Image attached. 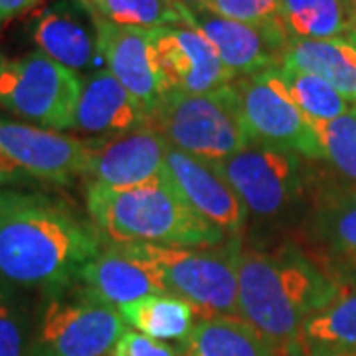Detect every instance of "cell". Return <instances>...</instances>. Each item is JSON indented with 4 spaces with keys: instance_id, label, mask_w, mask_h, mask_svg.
<instances>
[{
    "instance_id": "4dcf8cb0",
    "label": "cell",
    "mask_w": 356,
    "mask_h": 356,
    "mask_svg": "<svg viewBox=\"0 0 356 356\" xmlns=\"http://www.w3.org/2000/svg\"><path fill=\"white\" fill-rule=\"evenodd\" d=\"M30 182H34V178L30 177V175H26L22 168H18L8 159H4L0 154V188L22 186V184H30Z\"/></svg>"
},
{
    "instance_id": "f546056e",
    "label": "cell",
    "mask_w": 356,
    "mask_h": 356,
    "mask_svg": "<svg viewBox=\"0 0 356 356\" xmlns=\"http://www.w3.org/2000/svg\"><path fill=\"white\" fill-rule=\"evenodd\" d=\"M113 356H184L182 348L127 329L115 346Z\"/></svg>"
},
{
    "instance_id": "d4e9b609",
    "label": "cell",
    "mask_w": 356,
    "mask_h": 356,
    "mask_svg": "<svg viewBox=\"0 0 356 356\" xmlns=\"http://www.w3.org/2000/svg\"><path fill=\"white\" fill-rule=\"evenodd\" d=\"M89 13L105 22L156 30L188 24L191 10L172 0H81Z\"/></svg>"
},
{
    "instance_id": "ba28073f",
    "label": "cell",
    "mask_w": 356,
    "mask_h": 356,
    "mask_svg": "<svg viewBox=\"0 0 356 356\" xmlns=\"http://www.w3.org/2000/svg\"><path fill=\"white\" fill-rule=\"evenodd\" d=\"M232 89L252 143L291 151L309 161H325L317 133L293 102L280 67L236 77Z\"/></svg>"
},
{
    "instance_id": "7c38bea8",
    "label": "cell",
    "mask_w": 356,
    "mask_h": 356,
    "mask_svg": "<svg viewBox=\"0 0 356 356\" xmlns=\"http://www.w3.org/2000/svg\"><path fill=\"white\" fill-rule=\"evenodd\" d=\"M165 177L192 210L232 240L248 220V208L229 184L220 163L168 147Z\"/></svg>"
},
{
    "instance_id": "cb8c5ba5",
    "label": "cell",
    "mask_w": 356,
    "mask_h": 356,
    "mask_svg": "<svg viewBox=\"0 0 356 356\" xmlns=\"http://www.w3.org/2000/svg\"><path fill=\"white\" fill-rule=\"evenodd\" d=\"M277 18L291 40L346 38L356 28L348 0H281Z\"/></svg>"
},
{
    "instance_id": "2e32d148",
    "label": "cell",
    "mask_w": 356,
    "mask_h": 356,
    "mask_svg": "<svg viewBox=\"0 0 356 356\" xmlns=\"http://www.w3.org/2000/svg\"><path fill=\"white\" fill-rule=\"evenodd\" d=\"M32 38L38 51L72 72L103 70L97 20L81 0H60L36 16Z\"/></svg>"
},
{
    "instance_id": "44dd1931",
    "label": "cell",
    "mask_w": 356,
    "mask_h": 356,
    "mask_svg": "<svg viewBox=\"0 0 356 356\" xmlns=\"http://www.w3.org/2000/svg\"><path fill=\"white\" fill-rule=\"evenodd\" d=\"M332 283L329 299L303 327L297 355L309 350H356V281Z\"/></svg>"
},
{
    "instance_id": "f1b7e54d",
    "label": "cell",
    "mask_w": 356,
    "mask_h": 356,
    "mask_svg": "<svg viewBox=\"0 0 356 356\" xmlns=\"http://www.w3.org/2000/svg\"><path fill=\"white\" fill-rule=\"evenodd\" d=\"M24 323L4 297H0V356H28Z\"/></svg>"
},
{
    "instance_id": "4fadbf2b",
    "label": "cell",
    "mask_w": 356,
    "mask_h": 356,
    "mask_svg": "<svg viewBox=\"0 0 356 356\" xmlns=\"http://www.w3.org/2000/svg\"><path fill=\"white\" fill-rule=\"evenodd\" d=\"M0 154L34 180L70 184L86 172V143L58 131L0 119Z\"/></svg>"
},
{
    "instance_id": "6da1fadb",
    "label": "cell",
    "mask_w": 356,
    "mask_h": 356,
    "mask_svg": "<svg viewBox=\"0 0 356 356\" xmlns=\"http://www.w3.org/2000/svg\"><path fill=\"white\" fill-rule=\"evenodd\" d=\"M99 232L44 196L16 194L0 208V280L60 291L103 250Z\"/></svg>"
},
{
    "instance_id": "603a6c76",
    "label": "cell",
    "mask_w": 356,
    "mask_h": 356,
    "mask_svg": "<svg viewBox=\"0 0 356 356\" xmlns=\"http://www.w3.org/2000/svg\"><path fill=\"white\" fill-rule=\"evenodd\" d=\"M119 313L133 331L163 343L184 344L198 323L196 309L172 293L143 297L135 303L121 307Z\"/></svg>"
},
{
    "instance_id": "83f0119b",
    "label": "cell",
    "mask_w": 356,
    "mask_h": 356,
    "mask_svg": "<svg viewBox=\"0 0 356 356\" xmlns=\"http://www.w3.org/2000/svg\"><path fill=\"white\" fill-rule=\"evenodd\" d=\"M281 0H208L202 10L243 24H266L280 16Z\"/></svg>"
},
{
    "instance_id": "52a82bcc",
    "label": "cell",
    "mask_w": 356,
    "mask_h": 356,
    "mask_svg": "<svg viewBox=\"0 0 356 356\" xmlns=\"http://www.w3.org/2000/svg\"><path fill=\"white\" fill-rule=\"evenodd\" d=\"M79 91L81 77L38 50L0 67V105L42 129H76Z\"/></svg>"
},
{
    "instance_id": "1f68e13d",
    "label": "cell",
    "mask_w": 356,
    "mask_h": 356,
    "mask_svg": "<svg viewBox=\"0 0 356 356\" xmlns=\"http://www.w3.org/2000/svg\"><path fill=\"white\" fill-rule=\"evenodd\" d=\"M38 2L40 0H0V20L26 13L32 6H36Z\"/></svg>"
},
{
    "instance_id": "8fae6325",
    "label": "cell",
    "mask_w": 356,
    "mask_h": 356,
    "mask_svg": "<svg viewBox=\"0 0 356 356\" xmlns=\"http://www.w3.org/2000/svg\"><path fill=\"white\" fill-rule=\"evenodd\" d=\"M86 143V172L89 182L111 188H131L165 177L166 143L151 127L119 135H105Z\"/></svg>"
},
{
    "instance_id": "5bb4252c",
    "label": "cell",
    "mask_w": 356,
    "mask_h": 356,
    "mask_svg": "<svg viewBox=\"0 0 356 356\" xmlns=\"http://www.w3.org/2000/svg\"><path fill=\"white\" fill-rule=\"evenodd\" d=\"M191 22L210 40L220 60L236 77L281 67L291 42L280 18L266 24H243L206 10H191Z\"/></svg>"
},
{
    "instance_id": "9a60e30c",
    "label": "cell",
    "mask_w": 356,
    "mask_h": 356,
    "mask_svg": "<svg viewBox=\"0 0 356 356\" xmlns=\"http://www.w3.org/2000/svg\"><path fill=\"white\" fill-rule=\"evenodd\" d=\"M309 255L331 281H356V188L325 191L307 222Z\"/></svg>"
},
{
    "instance_id": "d6a6232c",
    "label": "cell",
    "mask_w": 356,
    "mask_h": 356,
    "mask_svg": "<svg viewBox=\"0 0 356 356\" xmlns=\"http://www.w3.org/2000/svg\"><path fill=\"white\" fill-rule=\"evenodd\" d=\"M297 356H356V350H309Z\"/></svg>"
},
{
    "instance_id": "3957f363",
    "label": "cell",
    "mask_w": 356,
    "mask_h": 356,
    "mask_svg": "<svg viewBox=\"0 0 356 356\" xmlns=\"http://www.w3.org/2000/svg\"><path fill=\"white\" fill-rule=\"evenodd\" d=\"M86 202L103 243L214 248L226 238L184 202L166 177L131 188L89 182Z\"/></svg>"
},
{
    "instance_id": "484cf974",
    "label": "cell",
    "mask_w": 356,
    "mask_h": 356,
    "mask_svg": "<svg viewBox=\"0 0 356 356\" xmlns=\"http://www.w3.org/2000/svg\"><path fill=\"white\" fill-rule=\"evenodd\" d=\"M280 74L293 102L309 123L332 121L348 111V102L329 81L289 65H281Z\"/></svg>"
},
{
    "instance_id": "7a4b0ae2",
    "label": "cell",
    "mask_w": 356,
    "mask_h": 356,
    "mask_svg": "<svg viewBox=\"0 0 356 356\" xmlns=\"http://www.w3.org/2000/svg\"><path fill=\"white\" fill-rule=\"evenodd\" d=\"M332 283L295 245L243 250L238 257V305L277 356H295L303 327L332 291Z\"/></svg>"
},
{
    "instance_id": "e0dca14e",
    "label": "cell",
    "mask_w": 356,
    "mask_h": 356,
    "mask_svg": "<svg viewBox=\"0 0 356 356\" xmlns=\"http://www.w3.org/2000/svg\"><path fill=\"white\" fill-rule=\"evenodd\" d=\"M95 20L105 70H109L121 86L151 111L165 93L154 70L151 30L111 24L97 16Z\"/></svg>"
},
{
    "instance_id": "8992f818",
    "label": "cell",
    "mask_w": 356,
    "mask_h": 356,
    "mask_svg": "<svg viewBox=\"0 0 356 356\" xmlns=\"http://www.w3.org/2000/svg\"><path fill=\"white\" fill-rule=\"evenodd\" d=\"M72 287V285H70ZM48 295L28 356H113L127 323L119 309L79 289Z\"/></svg>"
},
{
    "instance_id": "8d00e7d4",
    "label": "cell",
    "mask_w": 356,
    "mask_h": 356,
    "mask_svg": "<svg viewBox=\"0 0 356 356\" xmlns=\"http://www.w3.org/2000/svg\"><path fill=\"white\" fill-rule=\"evenodd\" d=\"M346 38L350 40V42H353V44H355V46H356V30H353V32H350V34H348Z\"/></svg>"
},
{
    "instance_id": "ffe728a7",
    "label": "cell",
    "mask_w": 356,
    "mask_h": 356,
    "mask_svg": "<svg viewBox=\"0 0 356 356\" xmlns=\"http://www.w3.org/2000/svg\"><path fill=\"white\" fill-rule=\"evenodd\" d=\"M329 81L356 105V46L348 38L291 40L283 64Z\"/></svg>"
},
{
    "instance_id": "d590c367",
    "label": "cell",
    "mask_w": 356,
    "mask_h": 356,
    "mask_svg": "<svg viewBox=\"0 0 356 356\" xmlns=\"http://www.w3.org/2000/svg\"><path fill=\"white\" fill-rule=\"evenodd\" d=\"M348 6H350V13H353V16H355V22H356V0H348Z\"/></svg>"
},
{
    "instance_id": "7402d4cb",
    "label": "cell",
    "mask_w": 356,
    "mask_h": 356,
    "mask_svg": "<svg viewBox=\"0 0 356 356\" xmlns=\"http://www.w3.org/2000/svg\"><path fill=\"white\" fill-rule=\"evenodd\" d=\"M180 348L184 356H277L245 318L228 315L198 318Z\"/></svg>"
},
{
    "instance_id": "e575fe53",
    "label": "cell",
    "mask_w": 356,
    "mask_h": 356,
    "mask_svg": "<svg viewBox=\"0 0 356 356\" xmlns=\"http://www.w3.org/2000/svg\"><path fill=\"white\" fill-rule=\"evenodd\" d=\"M10 194H13V192H10V191H0V208H2L4 204L8 202V198H10Z\"/></svg>"
},
{
    "instance_id": "5b68a950",
    "label": "cell",
    "mask_w": 356,
    "mask_h": 356,
    "mask_svg": "<svg viewBox=\"0 0 356 356\" xmlns=\"http://www.w3.org/2000/svg\"><path fill=\"white\" fill-rule=\"evenodd\" d=\"M133 255L156 269L166 293L188 301L198 318L242 317L238 305L240 240L214 248H166L149 243L125 245Z\"/></svg>"
},
{
    "instance_id": "277c9868",
    "label": "cell",
    "mask_w": 356,
    "mask_h": 356,
    "mask_svg": "<svg viewBox=\"0 0 356 356\" xmlns=\"http://www.w3.org/2000/svg\"><path fill=\"white\" fill-rule=\"evenodd\" d=\"M147 127L178 151L214 163L226 161L252 143L232 83L210 93L166 91L149 111Z\"/></svg>"
},
{
    "instance_id": "30bf717a",
    "label": "cell",
    "mask_w": 356,
    "mask_h": 356,
    "mask_svg": "<svg viewBox=\"0 0 356 356\" xmlns=\"http://www.w3.org/2000/svg\"><path fill=\"white\" fill-rule=\"evenodd\" d=\"M151 50L165 93H210L236 79L192 22L151 30Z\"/></svg>"
},
{
    "instance_id": "ac0fdd59",
    "label": "cell",
    "mask_w": 356,
    "mask_h": 356,
    "mask_svg": "<svg viewBox=\"0 0 356 356\" xmlns=\"http://www.w3.org/2000/svg\"><path fill=\"white\" fill-rule=\"evenodd\" d=\"M79 283L107 305L121 307L135 303L149 295L166 293L161 275L153 266L133 255L125 245L105 243L83 267Z\"/></svg>"
},
{
    "instance_id": "74e56055",
    "label": "cell",
    "mask_w": 356,
    "mask_h": 356,
    "mask_svg": "<svg viewBox=\"0 0 356 356\" xmlns=\"http://www.w3.org/2000/svg\"><path fill=\"white\" fill-rule=\"evenodd\" d=\"M4 62H6V60H4V58H2V54H0V67H2V64H4Z\"/></svg>"
},
{
    "instance_id": "9c48e42d",
    "label": "cell",
    "mask_w": 356,
    "mask_h": 356,
    "mask_svg": "<svg viewBox=\"0 0 356 356\" xmlns=\"http://www.w3.org/2000/svg\"><path fill=\"white\" fill-rule=\"evenodd\" d=\"M220 166L248 212L257 218H275L289 210L309 180L303 156L261 143H250Z\"/></svg>"
},
{
    "instance_id": "836d02e7",
    "label": "cell",
    "mask_w": 356,
    "mask_h": 356,
    "mask_svg": "<svg viewBox=\"0 0 356 356\" xmlns=\"http://www.w3.org/2000/svg\"><path fill=\"white\" fill-rule=\"evenodd\" d=\"M172 2H177V4L188 8V10H202L204 4H206L208 0H172Z\"/></svg>"
},
{
    "instance_id": "4316f807",
    "label": "cell",
    "mask_w": 356,
    "mask_h": 356,
    "mask_svg": "<svg viewBox=\"0 0 356 356\" xmlns=\"http://www.w3.org/2000/svg\"><path fill=\"white\" fill-rule=\"evenodd\" d=\"M311 127L317 133L325 161L356 188V105L332 121L311 123Z\"/></svg>"
},
{
    "instance_id": "d6986e66",
    "label": "cell",
    "mask_w": 356,
    "mask_h": 356,
    "mask_svg": "<svg viewBox=\"0 0 356 356\" xmlns=\"http://www.w3.org/2000/svg\"><path fill=\"white\" fill-rule=\"evenodd\" d=\"M149 109L137 102L109 70L81 77L76 129L91 135H119L147 127Z\"/></svg>"
}]
</instances>
